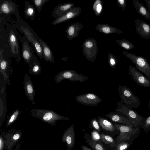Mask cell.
<instances>
[{"label":"cell","instance_id":"cell-1","mask_svg":"<svg viewBox=\"0 0 150 150\" xmlns=\"http://www.w3.org/2000/svg\"><path fill=\"white\" fill-rule=\"evenodd\" d=\"M30 114L52 126L55 125L56 122L58 120L69 121L70 120L68 117L60 115L54 111L43 109H32L30 111Z\"/></svg>","mask_w":150,"mask_h":150},{"label":"cell","instance_id":"cell-2","mask_svg":"<svg viewBox=\"0 0 150 150\" xmlns=\"http://www.w3.org/2000/svg\"><path fill=\"white\" fill-rule=\"evenodd\" d=\"M119 134L115 140L117 143L127 141L132 143L134 140L137 138L140 134V127H135L118 124H114Z\"/></svg>","mask_w":150,"mask_h":150},{"label":"cell","instance_id":"cell-3","mask_svg":"<svg viewBox=\"0 0 150 150\" xmlns=\"http://www.w3.org/2000/svg\"><path fill=\"white\" fill-rule=\"evenodd\" d=\"M18 19V21H17L16 24V27L26 37L29 42L31 44L39 58L42 59L43 58L42 50L39 42L34 36L32 28L24 21H21V19Z\"/></svg>","mask_w":150,"mask_h":150},{"label":"cell","instance_id":"cell-4","mask_svg":"<svg viewBox=\"0 0 150 150\" xmlns=\"http://www.w3.org/2000/svg\"><path fill=\"white\" fill-rule=\"evenodd\" d=\"M117 106L114 110L116 112H120L125 115L135 127L141 128L144 124L146 118L132 108H130L120 101H117Z\"/></svg>","mask_w":150,"mask_h":150},{"label":"cell","instance_id":"cell-5","mask_svg":"<svg viewBox=\"0 0 150 150\" xmlns=\"http://www.w3.org/2000/svg\"><path fill=\"white\" fill-rule=\"evenodd\" d=\"M118 90L120 102L130 108L139 107L140 102L138 97L135 95L129 88L125 85H119Z\"/></svg>","mask_w":150,"mask_h":150},{"label":"cell","instance_id":"cell-6","mask_svg":"<svg viewBox=\"0 0 150 150\" xmlns=\"http://www.w3.org/2000/svg\"><path fill=\"white\" fill-rule=\"evenodd\" d=\"M123 52L127 58L135 64L137 68L150 80V65L146 59L143 56H137L126 51H123Z\"/></svg>","mask_w":150,"mask_h":150},{"label":"cell","instance_id":"cell-7","mask_svg":"<svg viewBox=\"0 0 150 150\" xmlns=\"http://www.w3.org/2000/svg\"><path fill=\"white\" fill-rule=\"evenodd\" d=\"M88 76L79 74L73 70H63L56 74L54 78L55 82L59 83L63 80L67 79L73 82H86L88 79Z\"/></svg>","mask_w":150,"mask_h":150},{"label":"cell","instance_id":"cell-8","mask_svg":"<svg viewBox=\"0 0 150 150\" xmlns=\"http://www.w3.org/2000/svg\"><path fill=\"white\" fill-rule=\"evenodd\" d=\"M98 51L97 42L94 38L85 39L82 45V53L88 60L94 62L96 58Z\"/></svg>","mask_w":150,"mask_h":150},{"label":"cell","instance_id":"cell-9","mask_svg":"<svg viewBox=\"0 0 150 150\" xmlns=\"http://www.w3.org/2000/svg\"><path fill=\"white\" fill-rule=\"evenodd\" d=\"M22 134L21 131L14 129L2 133V136H1L4 141V148L7 150H12L19 140Z\"/></svg>","mask_w":150,"mask_h":150},{"label":"cell","instance_id":"cell-10","mask_svg":"<svg viewBox=\"0 0 150 150\" xmlns=\"http://www.w3.org/2000/svg\"><path fill=\"white\" fill-rule=\"evenodd\" d=\"M75 98L78 103L86 106L91 107L97 106L103 100L96 94L91 93L76 96Z\"/></svg>","mask_w":150,"mask_h":150},{"label":"cell","instance_id":"cell-11","mask_svg":"<svg viewBox=\"0 0 150 150\" xmlns=\"http://www.w3.org/2000/svg\"><path fill=\"white\" fill-rule=\"evenodd\" d=\"M14 30H11L8 35V41L12 56L17 62L21 61L20 47L18 41V34Z\"/></svg>","mask_w":150,"mask_h":150},{"label":"cell","instance_id":"cell-12","mask_svg":"<svg viewBox=\"0 0 150 150\" xmlns=\"http://www.w3.org/2000/svg\"><path fill=\"white\" fill-rule=\"evenodd\" d=\"M128 67V74L137 84L144 87H150V80L146 76L138 71L135 67L130 65Z\"/></svg>","mask_w":150,"mask_h":150},{"label":"cell","instance_id":"cell-13","mask_svg":"<svg viewBox=\"0 0 150 150\" xmlns=\"http://www.w3.org/2000/svg\"><path fill=\"white\" fill-rule=\"evenodd\" d=\"M18 38L21 42L22 49V56L26 63L28 64L35 55L32 47L26 37H22L18 34Z\"/></svg>","mask_w":150,"mask_h":150},{"label":"cell","instance_id":"cell-14","mask_svg":"<svg viewBox=\"0 0 150 150\" xmlns=\"http://www.w3.org/2000/svg\"><path fill=\"white\" fill-rule=\"evenodd\" d=\"M75 140V126L74 124H72L64 132L62 141L66 143L67 150H71L74 146Z\"/></svg>","mask_w":150,"mask_h":150},{"label":"cell","instance_id":"cell-15","mask_svg":"<svg viewBox=\"0 0 150 150\" xmlns=\"http://www.w3.org/2000/svg\"><path fill=\"white\" fill-rule=\"evenodd\" d=\"M81 10V8L80 7H74L63 15L55 19L52 24L57 25L73 19L79 15Z\"/></svg>","mask_w":150,"mask_h":150},{"label":"cell","instance_id":"cell-16","mask_svg":"<svg viewBox=\"0 0 150 150\" xmlns=\"http://www.w3.org/2000/svg\"><path fill=\"white\" fill-rule=\"evenodd\" d=\"M23 87L27 98L31 102L32 104H35L34 101L35 92L34 86L31 79L27 73L24 75L23 81Z\"/></svg>","mask_w":150,"mask_h":150},{"label":"cell","instance_id":"cell-17","mask_svg":"<svg viewBox=\"0 0 150 150\" xmlns=\"http://www.w3.org/2000/svg\"><path fill=\"white\" fill-rule=\"evenodd\" d=\"M136 31L141 37L150 39V25L145 21L137 19L135 20Z\"/></svg>","mask_w":150,"mask_h":150},{"label":"cell","instance_id":"cell-18","mask_svg":"<svg viewBox=\"0 0 150 150\" xmlns=\"http://www.w3.org/2000/svg\"><path fill=\"white\" fill-rule=\"evenodd\" d=\"M32 31L34 36L39 42L42 48L44 60L46 62H54V55L47 44L39 37L32 29Z\"/></svg>","mask_w":150,"mask_h":150},{"label":"cell","instance_id":"cell-19","mask_svg":"<svg viewBox=\"0 0 150 150\" xmlns=\"http://www.w3.org/2000/svg\"><path fill=\"white\" fill-rule=\"evenodd\" d=\"M18 7L13 1L11 0H3L1 3L0 14L9 15L12 14L16 16L15 13L18 12Z\"/></svg>","mask_w":150,"mask_h":150},{"label":"cell","instance_id":"cell-20","mask_svg":"<svg viewBox=\"0 0 150 150\" xmlns=\"http://www.w3.org/2000/svg\"><path fill=\"white\" fill-rule=\"evenodd\" d=\"M98 119L100 126L102 129L110 135L115 136L118 132L114 124L106 118L99 116Z\"/></svg>","mask_w":150,"mask_h":150},{"label":"cell","instance_id":"cell-21","mask_svg":"<svg viewBox=\"0 0 150 150\" xmlns=\"http://www.w3.org/2000/svg\"><path fill=\"white\" fill-rule=\"evenodd\" d=\"M83 28L82 24L80 22H77L70 24L65 31L67 38L71 40L78 36Z\"/></svg>","mask_w":150,"mask_h":150},{"label":"cell","instance_id":"cell-22","mask_svg":"<svg viewBox=\"0 0 150 150\" xmlns=\"http://www.w3.org/2000/svg\"><path fill=\"white\" fill-rule=\"evenodd\" d=\"M74 4L71 2L58 5L54 9L52 16L56 18L61 16L74 7Z\"/></svg>","mask_w":150,"mask_h":150},{"label":"cell","instance_id":"cell-23","mask_svg":"<svg viewBox=\"0 0 150 150\" xmlns=\"http://www.w3.org/2000/svg\"><path fill=\"white\" fill-rule=\"evenodd\" d=\"M4 52L3 49H0V71L4 77L5 81L8 85H10L8 66V61L5 59L2 55Z\"/></svg>","mask_w":150,"mask_h":150},{"label":"cell","instance_id":"cell-24","mask_svg":"<svg viewBox=\"0 0 150 150\" xmlns=\"http://www.w3.org/2000/svg\"><path fill=\"white\" fill-rule=\"evenodd\" d=\"M104 115L107 118L114 122L127 125L133 126L128 119L116 112H110Z\"/></svg>","mask_w":150,"mask_h":150},{"label":"cell","instance_id":"cell-25","mask_svg":"<svg viewBox=\"0 0 150 150\" xmlns=\"http://www.w3.org/2000/svg\"><path fill=\"white\" fill-rule=\"evenodd\" d=\"M95 29L99 32L103 33L105 34L112 33L120 34L124 33L117 28L104 23L98 24L96 26Z\"/></svg>","mask_w":150,"mask_h":150},{"label":"cell","instance_id":"cell-26","mask_svg":"<svg viewBox=\"0 0 150 150\" xmlns=\"http://www.w3.org/2000/svg\"><path fill=\"white\" fill-rule=\"evenodd\" d=\"M83 137L87 144L94 150H109L103 144L101 140L98 141L93 140L91 136L87 133L84 134Z\"/></svg>","mask_w":150,"mask_h":150},{"label":"cell","instance_id":"cell-27","mask_svg":"<svg viewBox=\"0 0 150 150\" xmlns=\"http://www.w3.org/2000/svg\"><path fill=\"white\" fill-rule=\"evenodd\" d=\"M29 67V73L35 75H39L42 71V69L39 61L34 55L28 63Z\"/></svg>","mask_w":150,"mask_h":150},{"label":"cell","instance_id":"cell-28","mask_svg":"<svg viewBox=\"0 0 150 150\" xmlns=\"http://www.w3.org/2000/svg\"><path fill=\"white\" fill-rule=\"evenodd\" d=\"M133 5L137 12L141 16L150 21V13L143 4L138 0H132Z\"/></svg>","mask_w":150,"mask_h":150},{"label":"cell","instance_id":"cell-29","mask_svg":"<svg viewBox=\"0 0 150 150\" xmlns=\"http://www.w3.org/2000/svg\"><path fill=\"white\" fill-rule=\"evenodd\" d=\"M25 18L33 21L35 15V11L34 7L28 1H26L24 4Z\"/></svg>","mask_w":150,"mask_h":150},{"label":"cell","instance_id":"cell-30","mask_svg":"<svg viewBox=\"0 0 150 150\" xmlns=\"http://www.w3.org/2000/svg\"><path fill=\"white\" fill-rule=\"evenodd\" d=\"M100 134L102 142L110 146L112 148H114L116 147L117 143L112 136L103 133H101Z\"/></svg>","mask_w":150,"mask_h":150},{"label":"cell","instance_id":"cell-31","mask_svg":"<svg viewBox=\"0 0 150 150\" xmlns=\"http://www.w3.org/2000/svg\"><path fill=\"white\" fill-rule=\"evenodd\" d=\"M115 41L120 47L125 50H130L134 47V44L127 40L117 39Z\"/></svg>","mask_w":150,"mask_h":150},{"label":"cell","instance_id":"cell-32","mask_svg":"<svg viewBox=\"0 0 150 150\" xmlns=\"http://www.w3.org/2000/svg\"><path fill=\"white\" fill-rule=\"evenodd\" d=\"M102 10V3L100 0H96L94 2L93 6L94 13L97 16L100 15Z\"/></svg>","mask_w":150,"mask_h":150},{"label":"cell","instance_id":"cell-33","mask_svg":"<svg viewBox=\"0 0 150 150\" xmlns=\"http://www.w3.org/2000/svg\"><path fill=\"white\" fill-rule=\"evenodd\" d=\"M132 144L127 141L117 143L114 150H127Z\"/></svg>","mask_w":150,"mask_h":150},{"label":"cell","instance_id":"cell-34","mask_svg":"<svg viewBox=\"0 0 150 150\" xmlns=\"http://www.w3.org/2000/svg\"><path fill=\"white\" fill-rule=\"evenodd\" d=\"M21 112L18 108L14 111L9 117L7 123V125L9 126L13 123L17 119Z\"/></svg>","mask_w":150,"mask_h":150},{"label":"cell","instance_id":"cell-35","mask_svg":"<svg viewBox=\"0 0 150 150\" xmlns=\"http://www.w3.org/2000/svg\"><path fill=\"white\" fill-rule=\"evenodd\" d=\"M89 126L90 128L93 129L99 132L101 131L100 125L97 118L91 119L90 121Z\"/></svg>","mask_w":150,"mask_h":150},{"label":"cell","instance_id":"cell-36","mask_svg":"<svg viewBox=\"0 0 150 150\" xmlns=\"http://www.w3.org/2000/svg\"><path fill=\"white\" fill-rule=\"evenodd\" d=\"M50 0H32V1L36 8L39 13L40 12L44 5Z\"/></svg>","mask_w":150,"mask_h":150},{"label":"cell","instance_id":"cell-37","mask_svg":"<svg viewBox=\"0 0 150 150\" xmlns=\"http://www.w3.org/2000/svg\"><path fill=\"white\" fill-rule=\"evenodd\" d=\"M108 63L110 67L116 68L117 63V60L115 57L110 52H109L108 54Z\"/></svg>","mask_w":150,"mask_h":150},{"label":"cell","instance_id":"cell-38","mask_svg":"<svg viewBox=\"0 0 150 150\" xmlns=\"http://www.w3.org/2000/svg\"><path fill=\"white\" fill-rule=\"evenodd\" d=\"M141 128L146 132L150 131V115L146 118L144 124Z\"/></svg>","mask_w":150,"mask_h":150},{"label":"cell","instance_id":"cell-39","mask_svg":"<svg viewBox=\"0 0 150 150\" xmlns=\"http://www.w3.org/2000/svg\"><path fill=\"white\" fill-rule=\"evenodd\" d=\"M91 136V139L94 141H98L101 140L100 134L99 132L95 130L92 131Z\"/></svg>","mask_w":150,"mask_h":150},{"label":"cell","instance_id":"cell-40","mask_svg":"<svg viewBox=\"0 0 150 150\" xmlns=\"http://www.w3.org/2000/svg\"><path fill=\"white\" fill-rule=\"evenodd\" d=\"M118 5L123 10H125L126 6V0H117Z\"/></svg>","mask_w":150,"mask_h":150},{"label":"cell","instance_id":"cell-41","mask_svg":"<svg viewBox=\"0 0 150 150\" xmlns=\"http://www.w3.org/2000/svg\"><path fill=\"white\" fill-rule=\"evenodd\" d=\"M4 142L2 137H0V150H4Z\"/></svg>","mask_w":150,"mask_h":150},{"label":"cell","instance_id":"cell-42","mask_svg":"<svg viewBox=\"0 0 150 150\" xmlns=\"http://www.w3.org/2000/svg\"><path fill=\"white\" fill-rule=\"evenodd\" d=\"M148 8V10L150 13V0H144Z\"/></svg>","mask_w":150,"mask_h":150},{"label":"cell","instance_id":"cell-43","mask_svg":"<svg viewBox=\"0 0 150 150\" xmlns=\"http://www.w3.org/2000/svg\"><path fill=\"white\" fill-rule=\"evenodd\" d=\"M81 148L82 150H93L84 145L82 146Z\"/></svg>","mask_w":150,"mask_h":150},{"label":"cell","instance_id":"cell-44","mask_svg":"<svg viewBox=\"0 0 150 150\" xmlns=\"http://www.w3.org/2000/svg\"><path fill=\"white\" fill-rule=\"evenodd\" d=\"M148 108L149 109H150V98L149 102L148 105Z\"/></svg>","mask_w":150,"mask_h":150},{"label":"cell","instance_id":"cell-45","mask_svg":"<svg viewBox=\"0 0 150 150\" xmlns=\"http://www.w3.org/2000/svg\"><path fill=\"white\" fill-rule=\"evenodd\" d=\"M19 146H20V145L19 144L18 148H17V147H16L15 150H20Z\"/></svg>","mask_w":150,"mask_h":150},{"label":"cell","instance_id":"cell-46","mask_svg":"<svg viewBox=\"0 0 150 150\" xmlns=\"http://www.w3.org/2000/svg\"></svg>","mask_w":150,"mask_h":150}]
</instances>
